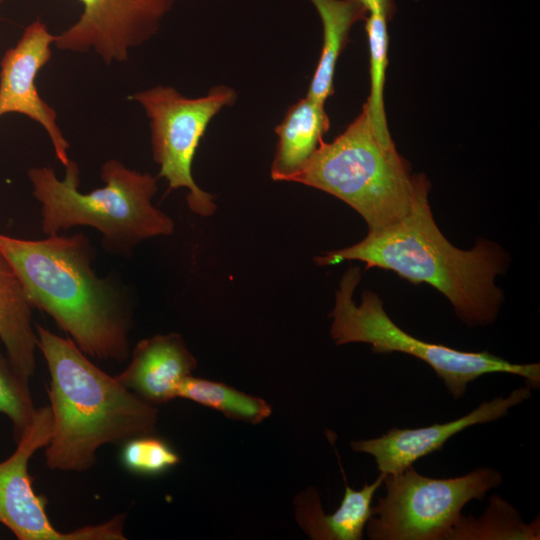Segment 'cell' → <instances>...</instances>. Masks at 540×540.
Instances as JSON below:
<instances>
[{
  "mask_svg": "<svg viewBox=\"0 0 540 540\" xmlns=\"http://www.w3.org/2000/svg\"><path fill=\"white\" fill-rule=\"evenodd\" d=\"M196 366L182 336L169 333L139 341L130 363L115 377L145 401L163 404L177 398L181 383Z\"/></svg>",
  "mask_w": 540,
  "mask_h": 540,
  "instance_id": "4fadbf2b",
  "label": "cell"
},
{
  "mask_svg": "<svg viewBox=\"0 0 540 540\" xmlns=\"http://www.w3.org/2000/svg\"><path fill=\"white\" fill-rule=\"evenodd\" d=\"M28 383L0 348V413L12 422L16 442L32 423L37 410Z\"/></svg>",
  "mask_w": 540,
  "mask_h": 540,
  "instance_id": "44dd1931",
  "label": "cell"
},
{
  "mask_svg": "<svg viewBox=\"0 0 540 540\" xmlns=\"http://www.w3.org/2000/svg\"><path fill=\"white\" fill-rule=\"evenodd\" d=\"M389 17L383 12L367 14L365 29L370 56V94L364 104L369 112L372 125L384 140H392L384 105L385 75L388 64V29Z\"/></svg>",
  "mask_w": 540,
  "mask_h": 540,
  "instance_id": "ffe728a7",
  "label": "cell"
},
{
  "mask_svg": "<svg viewBox=\"0 0 540 540\" xmlns=\"http://www.w3.org/2000/svg\"><path fill=\"white\" fill-rule=\"evenodd\" d=\"M329 126L324 104L305 96L292 105L275 128L278 142L271 178L289 182L317 150Z\"/></svg>",
  "mask_w": 540,
  "mask_h": 540,
  "instance_id": "9a60e30c",
  "label": "cell"
},
{
  "mask_svg": "<svg viewBox=\"0 0 540 540\" xmlns=\"http://www.w3.org/2000/svg\"><path fill=\"white\" fill-rule=\"evenodd\" d=\"M121 461L133 473L157 475L176 466L180 457L167 441L149 434L127 440Z\"/></svg>",
  "mask_w": 540,
  "mask_h": 540,
  "instance_id": "7402d4cb",
  "label": "cell"
},
{
  "mask_svg": "<svg viewBox=\"0 0 540 540\" xmlns=\"http://www.w3.org/2000/svg\"><path fill=\"white\" fill-rule=\"evenodd\" d=\"M32 308L22 283L0 253V341L10 362L28 381L36 368Z\"/></svg>",
  "mask_w": 540,
  "mask_h": 540,
  "instance_id": "2e32d148",
  "label": "cell"
},
{
  "mask_svg": "<svg viewBox=\"0 0 540 540\" xmlns=\"http://www.w3.org/2000/svg\"><path fill=\"white\" fill-rule=\"evenodd\" d=\"M539 517L525 523L519 511L499 495H492L479 517L461 515L448 540H539Z\"/></svg>",
  "mask_w": 540,
  "mask_h": 540,
  "instance_id": "ac0fdd59",
  "label": "cell"
},
{
  "mask_svg": "<svg viewBox=\"0 0 540 540\" xmlns=\"http://www.w3.org/2000/svg\"><path fill=\"white\" fill-rule=\"evenodd\" d=\"M79 19L55 35L63 51L85 53L93 49L106 64L124 62L131 48L151 38L175 0H78Z\"/></svg>",
  "mask_w": 540,
  "mask_h": 540,
  "instance_id": "30bf717a",
  "label": "cell"
},
{
  "mask_svg": "<svg viewBox=\"0 0 540 540\" xmlns=\"http://www.w3.org/2000/svg\"><path fill=\"white\" fill-rule=\"evenodd\" d=\"M531 390L525 384L506 397L482 402L458 419L413 429L393 427L380 437L355 440L350 446L353 451L371 455L380 473L397 474L413 466L420 458L442 449L451 437L464 429L505 417L510 409L531 397Z\"/></svg>",
  "mask_w": 540,
  "mask_h": 540,
  "instance_id": "7c38bea8",
  "label": "cell"
},
{
  "mask_svg": "<svg viewBox=\"0 0 540 540\" xmlns=\"http://www.w3.org/2000/svg\"><path fill=\"white\" fill-rule=\"evenodd\" d=\"M53 420L50 406L36 410L32 423L17 441L14 453L0 462V523L19 540H123V514L94 526L70 532L57 530L46 513V500L32 487L29 460L50 442Z\"/></svg>",
  "mask_w": 540,
  "mask_h": 540,
  "instance_id": "9c48e42d",
  "label": "cell"
},
{
  "mask_svg": "<svg viewBox=\"0 0 540 540\" xmlns=\"http://www.w3.org/2000/svg\"><path fill=\"white\" fill-rule=\"evenodd\" d=\"M502 482L500 472L489 467L451 478L423 476L413 466L386 475V492L372 507L367 535L371 540H448L465 505L483 500Z\"/></svg>",
  "mask_w": 540,
  "mask_h": 540,
  "instance_id": "52a82bcc",
  "label": "cell"
},
{
  "mask_svg": "<svg viewBox=\"0 0 540 540\" xmlns=\"http://www.w3.org/2000/svg\"><path fill=\"white\" fill-rule=\"evenodd\" d=\"M37 348L48 366L53 420L46 465L82 472L104 444L153 434L158 410L93 364L71 338L36 324Z\"/></svg>",
  "mask_w": 540,
  "mask_h": 540,
  "instance_id": "3957f363",
  "label": "cell"
},
{
  "mask_svg": "<svg viewBox=\"0 0 540 540\" xmlns=\"http://www.w3.org/2000/svg\"><path fill=\"white\" fill-rule=\"evenodd\" d=\"M64 167L62 180L47 166L28 170L46 236L90 226L102 234L107 252L126 255L143 240L174 232L172 218L152 204L157 178L151 174L109 159L100 170L105 185L82 193L77 163L69 159Z\"/></svg>",
  "mask_w": 540,
  "mask_h": 540,
  "instance_id": "277c9868",
  "label": "cell"
},
{
  "mask_svg": "<svg viewBox=\"0 0 540 540\" xmlns=\"http://www.w3.org/2000/svg\"><path fill=\"white\" fill-rule=\"evenodd\" d=\"M177 398H184L217 410L227 418L258 424L272 414L271 406L262 398L246 394L222 382L186 377Z\"/></svg>",
  "mask_w": 540,
  "mask_h": 540,
  "instance_id": "d6986e66",
  "label": "cell"
},
{
  "mask_svg": "<svg viewBox=\"0 0 540 540\" xmlns=\"http://www.w3.org/2000/svg\"><path fill=\"white\" fill-rule=\"evenodd\" d=\"M429 188L430 183L421 175L407 216L315 261L318 265H334L358 260L366 269L390 270L414 284L427 283L450 301L464 323L488 325L496 319L503 298L494 280L504 271V254L482 239L471 250L453 246L434 221Z\"/></svg>",
  "mask_w": 540,
  "mask_h": 540,
  "instance_id": "6da1fadb",
  "label": "cell"
},
{
  "mask_svg": "<svg viewBox=\"0 0 540 540\" xmlns=\"http://www.w3.org/2000/svg\"><path fill=\"white\" fill-rule=\"evenodd\" d=\"M6 258L32 307L48 314L86 355L102 360L129 356L124 294L92 268V246L82 233L40 240L0 233Z\"/></svg>",
  "mask_w": 540,
  "mask_h": 540,
  "instance_id": "7a4b0ae2",
  "label": "cell"
},
{
  "mask_svg": "<svg viewBox=\"0 0 540 540\" xmlns=\"http://www.w3.org/2000/svg\"><path fill=\"white\" fill-rule=\"evenodd\" d=\"M360 279V269L350 267L336 291L330 334L337 345L367 343L374 353L411 355L435 371L454 399L466 393L470 382L490 373L517 375L531 389L540 387L539 363L516 364L487 351H460L418 339L393 322L381 299L371 291H364L361 304L356 305L353 294Z\"/></svg>",
  "mask_w": 540,
  "mask_h": 540,
  "instance_id": "8992f818",
  "label": "cell"
},
{
  "mask_svg": "<svg viewBox=\"0 0 540 540\" xmlns=\"http://www.w3.org/2000/svg\"><path fill=\"white\" fill-rule=\"evenodd\" d=\"M386 474L360 490L346 485L337 510L325 514L316 489L309 488L296 498V519L302 530L314 540H360L372 515V500Z\"/></svg>",
  "mask_w": 540,
  "mask_h": 540,
  "instance_id": "5bb4252c",
  "label": "cell"
},
{
  "mask_svg": "<svg viewBox=\"0 0 540 540\" xmlns=\"http://www.w3.org/2000/svg\"><path fill=\"white\" fill-rule=\"evenodd\" d=\"M236 96L225 85L215 86L198 98H187L173 87L159 85L129 97L150 119L153 158L160 166L158 177L167 180L169 189H186L189 209L202 217L213 215L217 206L214 196L196 184L193 159L210 121L224 107L233 105Z\"/></svg>",
  "mask_w": 540,
  "mask_h": 540,
  "instance_id": "ba28073f",
  "label": "cell"
},
{
  "mask_svg": "<svg viewBox=\"0 0 540 540\" xmlns=\"http://www.w3.org/2000/svg\"><path fill=\"white\" fill-rule=\"evenodd\" d=\"M420 177L410 175L393 140L378 135L364 105L333 141H321L289 182L335 196L363 217L369 231H377L410 213Z\"/></svg>",
  "mask_w": 540,
  "mask_h": 540,
  "instance_id": "5b68a950",
  "label": "cell"
},
{
  "mask_svg": "<svg viewBox=\"0 0 540 540\" xmlns=\"http://www.w3.org/2000/svg\"><path fill=\"white\" fill-rule=\"evenodd\" d=\"M3 0H0V3L2 2Z\"/></svg>",
  "mask_w": 540,
  "mask_h": 540,
  "instance_id": "cb8c5ba5",
  "label": "cell"
},
{
  "mask_svg": "<svg viewBox=\"0 0 540 540\" xmlns=\"http://www.w3.org/2000/svg\"><path fill=\"white\" fill-rule=\"evenodd\" d=\"M52 35L45 23L29 24L15 46L4 53L0 70V117L20 113L39 123L48 134L57 159L65 166L69 143L57 125V114L39 95L38 72L51 59Z\"/></svg>",
  "mask_w": 540,
  "mask_h": 540,
  "instance_id": "8fae6325",
  "label": "cell"
},
{
  "mask_svg": "<svg viewBox=\"0 0 540 540\" xmlns=\"http://www.w3.org/2000/svg\"><path fill=\"white\" fill-rule=\"evenodd\" d=\"M359 2L363 5L367 14L379 11L385 13L391 19L395 12L393 0H359Z\"/></svg>",
  "mask_w": 540,
  "mask_h": 540,
  "instance_id": "603a6c76",
  "label": "cell"
},
{
  "mask_svg": "<svg viewBox=\"0 0 540 540\" xmlns=\"http://www.w3.org/2000/svg\"><path fill=\"white\" fill-rule=\"evenodd\" d=\"M317 10L323 28V45L306 96L324 104L333 93L337 60L352 26L367 12L359 0H309Z\"/></svg>",
  "mask_w": 540,
  "mask_h": 540,
  "instance_id": "e0dca14e",
  "label": "cell"
}]
</instances>
